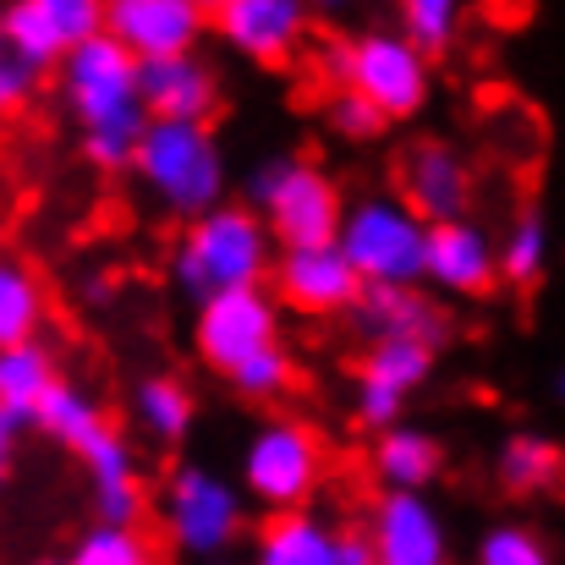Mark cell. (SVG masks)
<instances>
[{"label": "cell", "instance_id": "obj_19", "mask_svg": "<svg viewBox=\"0 0 565 565\" xmlns=\"http://www.w3.org/2000/svg\"><path fill=\"white\" fill-rule=\"evenodd\" d=\"M352 324H358V335H374V341H423L434 352L450 335L445 330V313L417 286H363V297L352 302Z\"/></svg>", "mask_w": 565, "mask_h": 565}, {"label": "cell", "instance_id": "obj_3", "mask_svg": "<svg viewBox=\"0 0 565 565\" xmlns=\"http://www.w3.org/2000/svg\"><path fill=\"white\" fill-rule=\"evenodd\" d=\"M55 72H61V99L83 127V138H132V143L143 138L149 116L138 105V61L105 28L83 39Z\"/></svg>", "mask_w": 565, "mask_h": 565}, {"label": "cell", "instance_id": "obj_24", "mask_svg": "<svg viewBox=\"0 0 565 565\" xmlns=\"http://www.w3.org/2000/svg\"><path fill=\"white\" fill-rule=\"evenodd\" d=\"M494 478H500V489L505 494H544V489H555V478H561V445L550 439V434H539V428H522V434H511L505 445H500V456H494Z\"/></svg>", "mask_w": 565, "mask_h": 565}, {"label": "cell", "instance_id": "obj_12", "mask_svg": "<svg viewBox=\"0 0 565 565\" xmlns=\"http://www.w3.org/2000/svg\"><path fill=\"white\" fill-rule=\"evenodd\" d=\"M275 275V302L308 313V319H335V313H352V302L363 297V280L352 275V264L341 258V247H291V253H275L269 264Z\"/></svg>", "mask_w": 565, "mask_h": 565}, {"label": "cell", "instance_id": "obj_9", "mask_svg": "<svg viewBox=\"0 0 565 565\" xmlns=\"http://www.w3.org/2000/svg\"><path fill=\"white\" fill-rule=\"evenodd\" d=\"M275 341H280V302L264 286L220 291V297L198 302V313H192V352L214 374L242 369L247 358L269 352Z\"/></svg>", "mask_w": 565, "mask_h": 565}, {"label": "cell", "instance_id": "obj_37", "mask_svg": "<svg viewBox=\"0 0 565 565\" xmlns=\"http://www.w3.org/2000/svg\"><path fill=\"white\" fill-rule=\"evenodd\" d=\"M335 565H374V550L363 533H335Z\"/></svg>", "mask_w": 565, "mask_h": 565}, {"label": "cell", "instance_id": "obj_40", "mask_svg": "<svg viewBox=\"0 0 565 565\" xmlns=\"http://www.w3.org/2000/svg\"><path fill=\"white\" fill-rule=\"evenodd\" d=\"M0 55H6V39H0Z\"/></svg>", "mask_w": 565, "mask_h": 565}, {"label": "cell", "instance_id": "obj_15", "mask_svg": "<svg viewBox=\"0 0 565 565\" xmlns=\"http://www.w3.org/2000/svg\"><path fill=\"white\" fill-rule=\"evenodd\" d=\"M423 225H450V220H467V203H472V171L467 160L428 138V143H412L401 154V192H395Z\"/></svg>", "mask_w": 565, "mask_h": 565}, {"label": "cell", "instance_id": "obj_20", "mask_svg": "<svg viewBox=\"0 0 565 565\" xmlns=\"http://www.w3.org/2000/svg\"><path fill=\"white\" fill-rule=\"evenodd\" d=\"M369 467L384 483V494H428L445 472V445L417 423H395V428L374 434Z\"/></svg>", "mask_w": 565, "mask_h": 565}, {"label": "cell", "instance_id": "obj_21", "mask_svg": "<svg viewBox=\"0 0 565 565\" xmlns=\"http://www.w3.org/2000/svg\"><path fill=\"white\" fill-rule=\"evenodd\" d=\"M253 565H335V527H324L313 511L269 516L253 539Z\"/></svg>", "mask_w": 565, "mask_h": 565}, {"label": "cell", "instance_id": "obj_6", "mask_svg": "<svg viewBox=\"0 0 565 565\" xmlns=\"http://www.w3.org/2000/svg\"><path fill=\"white\" fill-rule=\"evenodd\" d=\"M423 242H428V225L395 192H369L347 203L335 225V247L363 286H417Z\"/></svg>", "mask_w": 565, "mask_h": 565}, {"label": "cell", "instance_id": "obj_18", "mask_svg": "<svg viewBox=\"0 0 565 565\" xmlns=\"http://www.w3.org/2000/svg\"><path fill=\"white\" fill-rule=\"evenodd\" d=\"M88 467V494H94V522L99 527H138L143 516V483H138V461L132 445L105 428L88 450H77Z\"/></svg>", "mask_w": 565, "mask_h": 565}, {"label": "cell", "instance_id": "obj_10", "mask_svg": "<svg viewBox=\"0 0 565 565\" xmlns=\"http://www.w3.org/2000/svg\"><path fill=\"white\" fill-rule=\"evenodd\" d=\"M94 33H99V0H11V6H0L6 55L33 72L61 66Z\"/></svg>", "mask_w": 565, "mask_h": 565}, {"label": "cell", "instance_id": "obj_16", "mask_svg": "<svg viewBox=\"0 0 565 565\" xmlns=\"http://www.w3.org/2000/svg\"><path fill=\"white\" fill-rule=\"evenodd\" d=\"M138 105L149 121H182L209 127L220 105V77L203 55H171V61H138Z\"/></svg>", "mask_w": 565, "mask_h": 565}, {"label": "cell", "instance_id": "obj_22", "mask_svg": "<svg viewBox=\"0 0 565 565\" xmlns=\"http://www.w3.org/2000/svg\"><path fill=\"white\" fill-rule=\"evenodd\" d=\"M192 417H198V401L177 374H143L132 390V423L143 428V439L154 445H182L192 434Z\"/></svg>", "mask_w": 565, "mask_h": 565}, {"label": "cell", "instance_id": "obj_31", "mask_svg": "<svg viewBox=\"0 0 565 565\" xmlns=\"http://www.w3.org/2000/svg\"><path fill=\"white\" fill-rule=\"evenodd\" d=\"M66 565H154V550L138 527H88L77 544H72V561Z\"/></svg>", "mask_w": 565, "mask_h": 565}, {"label": "cell", "instance_id": "obj_38", "mask_svg": "<svg viewBox=\"0 0 565 565\" xmlns=\"http://www.w3.org/2000/svg\"><path fill=\"white\" fill-rule=\"evenodd\" d=\"M17 439H22V423L0 412V489H6V478H11V461H17Z\"/></svg>", "mask_w": 565, "mask_h": 565}, {"label": "cell", "instance_id": "obj_28", "mask_svg": "<svg viewBox=\"0 0 565 565\" xmlns=\"http://www.w3.org/2000/svg\"><path fill=\"white\" fill-rule=\"evenodd\" d=\"M434 379V347L423 341H374L369 358H363V384H379L390 395H412Z\"/></svg>", "mask_w": 565, "mask_h": 565}, {"label": "cell", "instance_id": "obj_5", "mask_svg": "<svg viewBox=\"0 0 565 565\" xmlns=\"http://www.w3.org/2000/svg\"><path fill=\"white\" fill-rule=\"evenodd\" d=\"M253 214L264 220L269 242L280 253L291 247H330L335 242V225H341V209L347 198L335 188V177L313 160H297V154H280V160H264L253 171Z\"/></svg>", "mask_w": 565, "mask_h": 565}, {"label": "cell", "instance_id": "obj_36", "mask_svg": "<svg viewBox=\"0 0 565 565\" xmlns=\"http://www.w3.org/2000/svg\"><path fill=\"white\" fill-rule=\"evenodd\" d=\"M319 77L335 83V94L347 88V39H330V44L319 50Z\"/></svg>", "mask_w": 565, "mask_h": 565}, {"label": "cell", "instance_id": "obj_13", "mask_svg": "<svg viewBox=\"0 0 565 565\" xmlns=\"http://www.w3.org/2000/svg\"><path fill=\"white\" fill-rule=\"evenodd\" d=\"M363 539L374 565H450V527L428 494H384Z\"/></svg>", "mask_w": 565, "mask_h": 565}, {"label": "cell", "instance_id": "obj_26", "mask_svg": "<svg viewBox=\"0 0 565 565\" xmlns=\"http://www.w3.org/2000/svg\"><path fill=\"white\" fill-rule=\"evenodd\" d=\"M44 313H50L44 280H39L22 258H6V253H0V347L39 341Z\"/></svg>", "mask_w": 565, "mask_h": 565}, {"label": "cell", "instance_id": "obj_32", "mask_svg": "<svg viewBox=\"0 0 565 565\" xmlns=\"http://www.w3.org/2000/svg\"><path fill=\"white\" fill-rule=\"evenodd\" d=\"M231 390L242 395V401H275V395H286L291 390V379H297V363H291V352L275 341L269 352H258V358H247L242 369H231Z\"/></svg>", "mask_w": 565, "mask_h": 565}, {"label": "cell", "instance_id": "obj_33", "mask_svg": "<svg viewBox=\"0 0 565 565\" xmlns=\"http://www.w3.org/2000/svg\"><path fill=\"white\" fill-rule=\"evenodd\" d=\"M324 127L341 138V143H374L379 132H384V116H379L374 105H363L358 94H330V105H324Z\"/></svg>", "mask_w": 565, "mask_h": 565}, {"label": "cell", "instance_id": "obj_4", "mask_svg": "<svg viewBox=\"0 0 565 565\" xmlns=\"http://www.w3.org/2000/svg\"><path fill=\"white\" fill-rule=\"evenodd\" d=\"M324 483V439L302 417H269L247 434L236 456V494L269 516L308 511Z\"/></svg>", "mask_w": 565, "mask_h": 565}, {"label": "cell", "instance_id": "obj_23", "mask_svg": "<svg viewBox=\"0 0 565 565\" xmlns=\"http://www.w3.org/2000/svg\"><path fill=\"white\" fill-rule=\"evenodd\" d=\"M28 423H39L55 445H66V450H88L110 423H105V406L83 390V384H72V379H55L50 390H44V401L33 406V417Z\"/></svg>", "mask_w": 565, "mask_h": 565}, {"label": "cell", "instance_id": "obj_29", "mask_svg": "<svg viewBox=\"0 0 565 565\" xmlns=\"http://www.w3.org/2000/svg\"><path fill=\"white\" fill-rule=\"evenodd\" d=\"M423 61L445 55L461 33V6L456 0H406L401 6V28H395Z\"/></svg>", "mask_w": 565, "mask_h": 565}, {"label": "cell", "instance_id": "obj_7", "mask_svg": "<svg viewBox=\"0 0 565 565\" xmlns=\"http://www.w3.org/2000/svg\"><path fill=\"white\" fill-rule=\"evenodd\" d=\"M160 516H166L171 544L203 565L231 555V544L247 533V500L236 494V483L225 472H214L203 461H188L171 472Z\"/></svg>", "mask_w": 565, "mask_h": 565}, {"label": "cell", "instance_id": "obj_11", "mask_svg": "<svg viewBox=\"0 0 565 565\" xmlns=\"http://www.w3.org/2000/svg\"><path fill=\"white\" fill-rule=\"evenodd\" d=\"M99 28L132 61H171V55H198L209 11L198 0H110L99 6Z\"/></svg>", "mask_w": 565, "mask_h": 565}, {"label": "cell", "instance_id": "obj_1", "mask_svg": "<svg viewBox=\"0 0 565 565\" xmlns=\"http://www.w3.org/2000/svg\"><path fill=\"white\" fill-rule=\"evenodd\" d=\"M269 264H275V242H269L264 220L247 203H220V209L188 220L182 242L171 247V286L198 308L220 291L264 286Z\"/></svg>", "mask_w": 565, "mask_h": 565}, {"label": "cell", "instance_id": "obj_41", "mask_svg": "<svg viewBox=\"0 0 565 565\" xmlns=\"http://www.w3.org/2000/svg\"><path fill=\"white\" fill-rule=\"evenodd\" d=\"M39 565H55V561H39Z\"/></svg>", "mask_w": 565, "mask_h": 565}, {"label": "cell", "instance_id": "obj_14", "mask_svg": "<svg viewBox=\"0 0 565 565\" xmlns=\"http://www.w3.org/2000/svg\"><path fill=\"white\" fill-rule=\"evenodd\" d=\"M203 11H209V33H220L242 61L258 66H280L308 33V6L297 0H220Z\"/></svg>", "mask_w": 565, "mask_h": 565}, {"label": "cell", "instance_id": "obj_25", "mask_svg": "<svg viewBox=\"0 0 565 565\" xmlns=\"http://www.w3.org/2000/svg\"><path fill=\"white\" fill-rule=\"evenodd\" d=\"M55 358L44 341H22V347H0V412L28 423L33 406L44 401V390L55 384Z\"/></svg>", "mask_w": 565, "mask_h": 565}, {"label": "cell", "instance_id": "obj_30", "mask_svg": "<svg viewBox=\"0 0 565 565\" xmlns=\"http://www.w3.org/2000/svg\"><path fill=\"white\" fill-rule=\"evenodd\" d=\"M472 565H555V555H550V544H544L539 527H527V522H494L478 539Z\"/></svg>", "mask_w": 565, "mask_h": 565}, {"label": "cell", "instance_id": "obj_27", "mask_svg": "<svg viewBox=\"0 0 565 565\" xmlns=\"http://www.w3.org/2000/svg\"><path fill=\"white\" fill-rule=\"evenodd\" d=\"M550 220L539 214V209H527V214H516L511 220V231L494 242V275L500 280H511V286H539L544 275H550Z\"/></svg>", "mask_w": 565, "mask_h": 565}, {"label": "cell", "instance_id": "obj_17", "mask_svg": "<svg viewBox=\"0 0 565 565\" xmlns=\"http://www.w3.org/2000/svg\"><path fill=\"white\" fill-rule=\"evenodd\" d=\"M423 280H434L445 297H483L494 291V236L478 220L428 225L423 242Z\"/></svg>", "mask_w": 565, "mask_h": 565}, {"label": "cell", "instance_id": "obj_35", "mask_svg": "<svg viewBox=\"0 0 565 565\" xmlns=\"http://www.w3.org/2000/svg\"><path fill=\"white\" fill-rule=\"evenodd\" d=\"M33 94H39V72L11 61V55H0V116H17Z\"/></svg>", "mask_w": 565, "mask_h": 565}, {"label": "cell", "instance_id": "obj_2", "mask_svg": "<svg viewBox=\"0 0 565 565\" xmlns=\"http://www.w3.org/2000/svg\"><path fill=\"white\" fill-rule=\"evenodd\" d=\"M127 171H138V182L160 198V209L182 220L220 209L225 182H231L220 138L209 127H182V121H149Z\"/></svg>", "mask_w": 565, "mask_h": 565}, {"label": "cell", "instance_id": "obj_8", "mask_svg": "<svg viewBox=\"0 0 565 565\" xmlns=\"http://www.w3.org/2000/svg\"><path fill=\"white\" fill-rule=\"evenodd\" d=\"M347 94L374 105L390 127V121L423 116L434 94V66L395 28H363L358 39H347Z\"/></svg>", "mask_w": 565, "mask_h": 565}, {"label": "cell", "instance_id": "obj_34", "mask_svg": "<svg viewBox=\"0 0 565 565\" xmlns=\"http://www.w3.org/2000/svg\"><path fill=\"white\" fill-rule=\"evenodd\" d=\"M352 417H358V428H395L401 417H406V401L401 395H390V390H379V384H363L358 379V395H352Z\"/></svg>", "mask_w": 565, "mask_h": 565}, {"label": "cell", "instance_id": "obj_39", "mask_svg": "<svg viewBox=\"0 0 565 565\" xmlns=\"http://www.w3.org/2000/svg\"><path fill=\"white\" fill-rule=\"evenodd\" d=\"M209 565H231V561H209Z\"/></svg>", "mask_w": 565, "mask_h": 565}]
</instances>
